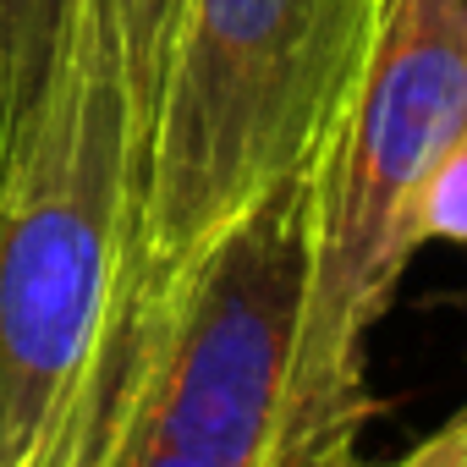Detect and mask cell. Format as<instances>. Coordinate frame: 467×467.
<instances>
[{
	"instance_id": "cell-1",
	"label": "cell",
	"mask_w": 467,
	"mask_h": 467,
	"mask_svg": "<svg viewBox=\"0 0 467 467\" xmlns=\"http://www.w3.org/2000/svg\"><path fill=\"white\" fill-rule=\"evenodd\" d=\"M132 138L116 45L83 0L28 165L0 187V467H105L165 308L127 303Z\"/></svg>"
},
{
	"instance_id": "cell-2",
	"label": "cell",
	"mask_w": 467,
	"mask_h": 467,
	"mask_svg": "<svg viewBox=\"0 0 467 467\" xmlns=\"http://www.w3.org/2000/svg\"><path fill=\"white\" fill-rule=\"evenodd\" d=\"M467 138V0H379L358 88L314 165L308 308L281 467H347L368 418V341L423 248L418 209Z\"/></svg>"
},
{
	"instance_id": "cell-3",
	"label": "cell",
	"mask_w": 467,
	"mask_h": 467,
	"mask_svg": "<svg viewBox=\"0 0 467 467\" xmlns=\"http://www.w3.org/2000/svg\"><path fill=\"white\" fill-rule=\"evenodd\" d=\"M379 0H182L132 225L127 303L165 308L192 259L319 165Z\"/></svg>"
},
{
	"instance_id": "cell-4",
	"label": "cell",
	"mask_w": 467,
	"mask_h": 467,
	"mask_svg": "<svg viewBox=\"0 0 467 467\" xmlns=\"http://www.w3.org/2000/svg\"><path fill=\"white\" fill-rule=\"evenodd\" d=\"M83 0H0V187H6L50 110L78 45Z\"/></svg>"
},
{
	"instance_id": "cell-5",
	"label": "cell",
	"mask_w": 467,
	"mask_h": 467,
	"mask_svg": "<svg viewBox=\"0 0 467 467\" xmlns=\"http://www.w3.org/2000/svg\"><path fill=\"white\" fill-rule=\"evenodd\" d=\"M88 6H94V17L105 23V34L116 45V72H121V99H127V138H132V225H138L143 154H149V127H154L171 39H176V23H182V0H88Z\"/></svg>"
},
{
	"instance_id": "cell-6",
	"label": "cell",
	"mask_w": 467,
	"mask_h": 467,
	"mask_svg": "<svg viewBox=\"0 0 467 467\" xmlns=\"http://www.w3.org/2000/svg\"><path fill=\"white\" fill-rule=\"evenodd\" d=\"M418 237L423 243H456V248H467V138L451 149V160L440 165V176L423 192Z\"/></svg>"
},
{
	"instance_id": "cell-7",
	"label": "cell",
	"mask_w": 467,
	"mask_h": 467,
	"mask_svg": "<svg viewBox=\"0 0 467 467\" xmlns=\"http://www.w3.org/2000/svg\"><path fill=\"white\" fill-rule=\"evenodd\" d=\"M347 467H358V462H347ZM385 467H467V412H456L440 434H429L423 445H412L407 456H396Z\"/></svg>"
},
{
	"instance_id": "cell-8",
	"label": "cell",
	"mask_w": 467,
	"mask_h": 467,
	"mask_svg": "<svg viewBox=\"0 0 467 467\" xmlns=\"http://www.w3.org/2000/svg\"><path fill=\"white\" fill-rule=\"evenodd\" d=\"M105 467H209V462L182 456V451H171V445L149 440V434L132 423V412H127V429H121V440H116V451H110V462H105Z\"/></svg>"
},
{
	"instance_id": "cell-9",
	"label": "cell",
	"mask_w": 467,
	"mask_h": 467,
	"mask_svg": "<svg viewBox=\"0 0 467 467\" xmlns=\"http://www.w3.org/2000/svg\"><path fill=\"white\" fill-rule=\"evenodd\" d=\"M462 412H467V407H462Z\"/></svg>"
}]
</instances>
